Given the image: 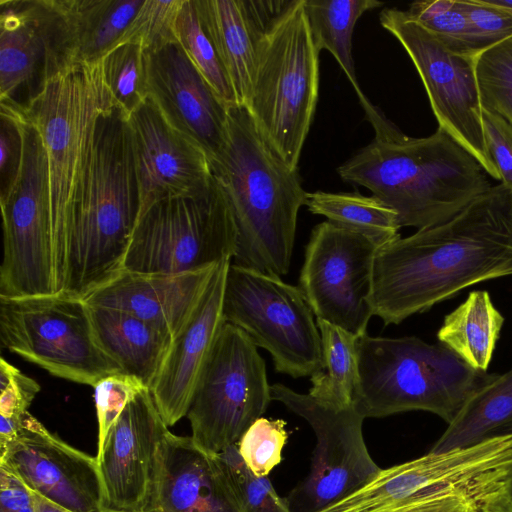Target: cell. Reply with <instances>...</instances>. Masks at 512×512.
<instances>
[{"mask_svg": "<svg viewBox=\"0 0 512 512\" xmlns=\"http://www.w3.org/2000/svg\"><path fill=\"white\" fill-rule=\"evenodd\" d=\"M2 345L55 377L94 386L122 372L97 343L88 304L64 292L0 297Z\"/></svg>", "mask_w": 512, "mask_h": 512, "instance_id": "9", "label": "cell"}, {"mask_svg": "<svg viewBox=\"0 0 512 512\" xmlns=\"http://www.w3.org/2000/svg\"><path fill=\"white\" fill-rule=\"evenodd\" d=\"M406 11L449 50L470 57L484 51L459 0L416 1Z\"/></svg>", "mask_w": 512, "mask_h": 512, "instance_id": "34", "label": "cell"}, {"mask_svg": "<svg viewBox=\"0 0 512 512\" xmlns=\"http://www.w3.org/2000/svg\"><path fill=\"white\" fill-rule=\"evenodd\" d=\"M510 500H511V505H512V487H511V493H510Z\"/></svg>", "mask_w": 512, "mask_h": 512, "instance_id": "49", "label": "cell"}, {"mask_svg": "<svg viewBox=\"0 0 512 512\" xmlns=\"http://www.w3.org/2000/svg\"><path fill=\"white\" fill-rule=\"evenodd\" d=\"M503 323L489 293L473 291L445 317L437 338L472 368L487 371Z\"/></svg>", "mask_w": 512, "mask_h": 512, "instance_id": "28", "label": "cell"}, {"mask_svg": "<svg viewBox=\"0 0 512 512\" xmlns=\"http://www.w3.org/2000/svg\"><path fill=\"white\" fill-rule=\"evenodd\" d=\"M144 384L137 378L119 372L99 380L94 386V402L98 420V450L127 404Z\"/></svg>", "mask_w": 512, "mask_h": 512, "instance_id": "39", "label": "cell"}, {"mask_svg": "<svg viewBox=\"0 0 512 512\" xmlns=\"http://www.w3.org/2000/svg\"><path fill=\"white\" fill-rule=\"evenodd\" d=\"M218 264L179 274L123 271L84 301L130 313L174 339L197 307Z\"/></svg>", "mask_w": 512, "mask_h": 512, "instance_id": "23", "label": "cell"}, {"mask_svg": "<svg viewBox=\"0 0 512 512\" xmlns=\"http://www.w3.org/2000/svg\"><path fill=\"white\" fill-rule=\"evenodd\" d=\"M222 311L225 322L269 352L278 373L299 378L321 371L320 332L298 286L231 262Z\"/></svg>", "mask_w": 512, "mask_h": 512, "instance_id": "10", "label": "cell"}, {"mask_svg": "<svg viewBox=\"0 0 512 512\" xmlns=\"http://www.w3.org/2000/svg\"><path fill=\"white\" fill-rule=\"evenodd\" d=\"M512 433V368L475 391L431 448L440 453Z\"/></svg>", "mask_w": 512, "mask_h": 512, "instance_id": "27", "label": "cell"}, {"mask_svg": "<svg viewBox=\"0 0 512 512\" xmlns=\"http://www.w3.org/2000/svg\"><path fill=\"white\" fill-rule=\"evenodd\" d=\"M379 249L365 236L327 220L312 229L298 287L316 319L357 337L366 334Z\"/></svg>", "mask_w": 512, "mask_h": 512, "instance_id": "15", "label": "cell"}, {"mask_svg": "<svg viewBox=\"0 0 512 512\" xmlns=\"http://www.w3.org/2000/svg\"><path fill=\"white\" fill-rule=\"evenodd\" d=\"M512 275V190L491 186L455 216L381 247L373 316L399 324L476 283Z\"/></svg>", "mask_w": 512, "mask_h": 512, "instance_id": "1", "label": "cell"}, {"mask_svg": "<svg viewBox=\"0 0 512 512\" xmlns=\"http://www.w3.org/2000/svg\"><path fill=\"white\" fill-rule=\"evenodd\" d=\"M168 431L150 389H141L114 423L96 455L102 510L144 512L157 450Z\"/></svg>", "mask_w": 512, "mask_h": 512, "instance_id": "17", "label": "cell"}, {"mask_svg": "<svg viewBox=\"0 0 512 512\" xmlns=\"http://www.w3.org/2000/svg\"><path fill=\"white\" fill-rule=\"evenodd\" d=\"M0 104L25 118L55 76L47 0L0 1Z\"/></svg>", "mask_w": 512, "mask_h": 512, "instance_id": "20", "label": "cell"}, {"mask_svg": "<svg viewBox=\"0 0 512 512\" xmlns=\"http://www.w3.org/2000/svg\"><path fill=\"white\" fill-rule=\"evenodd\" d=\"M40 385L3 357L0 361V420L19 425Z\"/></svg>", "mask_w": 512, "mask_h": 512, "instance_id": "41", "label": "cell"}, {"mask_svg": "<svg viewBox=\"0 0 512 512\" xmlns=\"http://www.w3.org/2000/svg\"><path fill=\"white\" fill-rule=\"evenodd\" d=\"M475 71L482 108L512 126V37L479 53Z\"/></svg>", "mask_w": 512, "mask_h": 512, "instance_id": "35", "label": "cell"}, {"mask_svg": "<svg viewBox=\"0 0 512 512\" xmlns=\"http://www.w3.org/2000/svg\"><path fill=\"white\" fill-rule=\"evenodd\" d=\"M174 32L177 42L218 97L228 107L238 105L229 76L202 22L196 0L182 1Z\"/></svg>", "mask_w": 512, "mask_h": 512, "instance_id": "32", "label": "cell"}, {"mask_svg": "<svg viewBox=\"0 0 512 512\" xmlns=\"http://www.w3.org/2000/svg\"><path fill=\"white\" fill-rule=\"evenodd\" d=\"M359 383L353 405L364 418L421 410L447 423L496 374L469 366L441 343L415 336L358 338Z\"/></svg>", "mask_w": 512, "mask_h": 512, "instance_id": "5", "label": "cell"}, {"mask_svg": "<svg viewBox=\"0 0 512 512\" xmlns=\"http://www.w3.org/2000/svg\"><path fill=\"white\" fill-rule=\"evenodd\" d=\"M460 4L484 50L512 37V9L491 0H462Z\"/></svg>", "mask_w": 512, "mask_h": 512, "instance_id": "42", "label": "cell"}, {"mask_svg": "<svg viewBox=\"0 0 512 512\" xmlns=\"http://www.w3.org/2000/svg\"><path fill=\"white\" fill-rule=\"evenodd\" d=\"M485 143L499 181L512 190V126L497 113L482 108Z\"/></svg>", "mask_w": 512, "mask_h": 512, "instance_id": "44", "label": "cell"}, {"mask_svg": "<svg viewBox=\"0 0 512 512\" xmlns=\"http://www.w3.org/2000/svg\"><path fill=\"white\" fill-rule=\"evenodd\" d=\"M493 3L512 9V0H491Z\"/></svg>", "mask_w": 512, "mask_h": 512, "instance_id": "47", "label": "cell"}, {"mask_svg": "<svg viewBox=\"0 0 512 512\" xmlns=\"http://www.w3.org/2000/svg\"><path fill=\"white\" fill-rule=\"evenodd\" d=\"M380 24L412 60L439 128L466 149L490 177L499 180L484 138L475 57L446 48L407 11L385 8L380 12Z\"/></svg>", "mask_w": 512, "mask_h": 512, "instance_id": "14", "label": "cell"}, {"mask_svg": "<svg viewBox=\"0 0 512 512\" xmlns=\"http://www.w3.org/2000/svg\"><path fill=\"white\" fill-rule=\"evenodd\" d=\"M367 118L374 139L337 172L392 208L401 227L419 230L445 222L491 188L477 160L443 129L412 138L377 108Z\"/></svg>", "mask_w": 512, "mask_h": 512, "instance_id": "2", "label": "cell"}, {"mask_svg": "<svg viewBox=\"0 0 512 512\" xmlns=\"http://www.w3.org/2000/svg\"><path fill=\"white\" fill-rule=\"evenodd\" d=\"M148 97L166 120L199 145L209 161L222 147L229 107L178 42L146 52Z\"/></svg>", "mask_w": 512, "mask_h": 512, "instance_id": "19", "label": "cell"}, {"mask_svg": "<svg viewBox=\"0 0 512 512\" xmlns=\"http://www.w3.org/2000/svg\"><path fill=\"white\" fill-rule=\"evenodd\" d=\"M96 512H120V511H109V510H102V509H100V510H98Z\"/></svg>", "mask_w": 512, "mask_h": 512, "instance_id": "48", "label": "cell"}, {"mask_svg": "<svg viewBox=\"0 0 512 512\" xmlns=\"http://www.w3.org/2000/svg\"><path fill=\"white\" fill-rule=\"evenodd\" d=\"M271 398L266 365L236 326H221L198 378L187 417L193 441L217 455L239 442L267 410Z\"/></svg>", "mask_w": 512, "mask_h": 512, "instance_id": "11", "label": "cell"}, {"mask_svg": "<svg viewBox=\"0 0 512 512\" xmlns=\"http://www.w3.org/2000/svg\"><path fill=\"white\" fill-rule=\"evenodd\" d=\"M101 67L113 101L129 117L149 96L145 50L135 43L118 45L101 59Z\"/></svg>", "mask_w": 512, "mask_h": 512, "instance_id": "33", "label": "cell"}, {"mask_svg": "<svg viewBox=\"0 0 512 512\" xmlns=\"http://www.w3.org/2000/svg\"><path fill=\"white\" fill-rule=\"evenodd\" d=\"M97 343L122 373L139 379L151 389L173 337L150 323L122 310L89 305Z\"/></svg>", "mask_w": 512, "mask_h": 512, "instance_id": "26", "label": "cell"}, {"mask_svg": "<svg viewBox=\"0 0 512 512\" xmlns=\"http://www.w3.org/2000/svg\"><path fill=\"white\" fill-rule=\"evenodd\" d=\"M319 53L304 0H290L259 46L246 107L263 137L292 169H298L316 110Z\"/></svg>", "mask_w": 512, "mask_h": 512, "instance_id": "7", "label": "cell"}, {"mask_svg": "<svg viewBox=\"0 0 512 512\" xmlns=\"http://www.w3.org/2000/svg\"><path fill=\"white\" fill-rule=\"evenodd\" d=\"M55 76L100 61L122 36L144 0H47Z\"/></svg>", "mask_w": 512, "mask_h": 512, "instance_id": "24", "label": "cell"}, {"mask_svg": "<svg viewBox=\"0 0 512 512\" xmlns=\"http://www.w3.org/2000/svg\"><path fill=\"white\" fill-rule=\"evenodd\" d=\"M372 512H504L489 504L434 491H422Z\"/></svg>", "mask_w": 512, "mask_h": 512, "instance_id": "43", "label": "cell"}, {"mask_svg": "<svg viewBox=\"0 0 512 512\" xmlns=\"http://www.w3.org/2000/svg\"><path fill=\"white\" fill-rule=\"evenodd\" d=\"M290 0H196L233 86L238 105L250 98L259 46Z\"/></svg>", "mask_w": 512, "mask_h": 512, "instance_id": "25", "label": "cell"}, {"mask_svg": "<svg viewBox=\"0 0 512 512\" xmlns=\"http://www.w3.org/2000/svg\"><path fill=\"white\" fill-rule=\"evenodd\" d=\"M216 456L243 512H290L269 478L257 476L247 467L237 444Z\"/></svg>", "mask_w": 512, "mask_h": 512, "instance_id": "36", "label": "cell"}, {"mask_svg": "<svg viewBox=\"0 0 512 512\" xmlns=\"http://www.w3.org/2000/svg\"><path fill=\"white\" fill-rule=\"evenodd\" d=\"M286 422L281 419H257L237 443L247 467L257 476H268L282 459L287 442Z\"/></svg>", "mask_w": 512, "mask_h": 512, "instance_id": "38", "label": "cell"}, {"mask_svg": "<svg viewBox=\"0 0 512 512\" xmlns=\"http://www.w3.org/2000/svg\"><path fill=\"white\" fill-rule=\"evenodd\" d=\"M182 1L144 0L114 47L135 43L141 45L145 52H152L177 42L174 24Z\"/></svg>", "mask_w": 512, "mask_h": 512, "instance_id": "37", "label": "cell"}, {"mask_svg": "<svg viewBox=\"0 0 512 512\" xmlns=\"http://www.w3.org/2000/svg\"><path fill=\"white\" fill-rule=\"evenodd\" d=\"M213 176V175H212ZM237 241L227 199L212 178L204 190L160 200L139 215L124 271L179 274L233 258Z\"/></svg>", "mask_w": 512, "mask_h": 512, "instance_id": "8", "label": "cell"}, {"mask_svg": "<svg viewBox=\"0 0 512 512\" xmlns=\"http://www.w3.org/2000/svg\"><path fill=\"white\" fill-rule=\"evenodd\" d=\"M142 214L154 203L189 195L212 181L208 156L176 130L148 97L128 118ZM138 221V220H137Z\"/></svg>", "mask_w": 512, "mask_h": 512, "instance_id": "18", "label": "cell"}, {"mask_svg": "<svg viewBox=\"0 0 512 512\" xmlns=\"http://www.w3.org/2000/svg\"><path fill=\"white\" fill-rule=\"evenodd\" d=\"M24 118L1 107L0 201L14 189L21 173L24 155Z\"/></svg>", "mask_w": 512, "mask_h": 512, "instance_id": "40", "label": "cell"}, {"mask_svg": "<svg viewBox=\"0 0 512 512\" xmlns=\"http://www.w3.org/2000/svg\"><path fill=\"white\" fill-rule=\"evenodd\" d=\"M0 512H35L31 491L11 471L0 466Z\"/></svg>", "mask_w": 512, "mask_h": 512, "instance_id": "45", "label": "cell"}, {"mask_svg": "<svg viewBox=\"0 0 512 512\" xmlns=\"http://www.w3.org/2000/svg\"><path fill=\"white\" fill-rule=\"evenodd\" d=\"M0 466L26 487L73 512L102 506V482L96 457L51 433L29 412L16 436L0 448Z\"/></svg>", "mask_w": 512, "mask_h": 512, "instance_id": "16", "label": "cell"}, {"mask_svg": "<svg viewBox=\"0 0 512 512\" xmlns=\"http://www.w3.org/2000/svg\"><path fill=\"white\" fill-rule=\"evenodd\" d=\"M144 512H243L216 455L168 431Z\"/></svg>", "mask_w": 512, "mask_h": 512, "instance_id": "21", "label": "cell"}, {"mask_svg": "<svg viewBox=\"0 0 512 512\" xmlns=\"http://www.w3.org/2000/svg\"><path fill=\"white\" fill-rule=\"evenodd\" d=\"M209 162L237 230L231 262L286 275L298 213L307 199L298 169L285 163L242 105L229 107L224 143Z\"/></svg>", "mask_w": 512, "mask_h": 512, "instance_id": "3", "label": "cell"}, {"mask_svg": "<svg viewBox=\"0 0 512 512\" xmlns=\"http://www.w3.org/2000/svg\"><path fill=\"white\" fill-rule=\"evenodd\" d=\"M23 135L20 177L9 196L0 201V297L5 298L56 293L46 151L36 126L27 118Z\"/></svg>", "mask_w": 512, "mask_h": 512, "instance_id": "12", "label": "cell"}, {"mask_svg": "<svg viewBox=\"0 0 512 512\" xmlns=\"http://www.w3.org/2000/svg\"><path fill=\"white\" fill-rule=\"evenodd\" d=\"M271 398L306 420L316 438L309 474L285 497L290 512H319L379 474L364 440L365 418L353 404L332 409L280 383L271 385Z\"/></svg>", "mask_w": 512, "mask_h": 512, "instance_id": "13", "label": "cell"}, {"mask_svg": "<svg viewBox=\"0 0 512 512\" xmlns=\"http://www.w3.org/2000/svg\"><path fill=\"white\" fill-rule=\"evenodd\" d=\"M31 495H32L35 512H73L69 509H66V508L46 499L45 497H43L35 492L31 491Z\"/></svg>", "mask_w": 512, "mask_h": 512, "instance_id": "46", "label": "cell"}, {"mask_svg": "<svg viewBox=\"0 0 512 512\" xmlns=\"http://www.w3.org/2000/svg\"><path fill=\"white\" fill-rule=\"evenodd\" d=\"M312 214L361 234L379 248L400 237L397 213L376 196L358 192H307L306 204Z\"/></svg>", "mask_w": 512, "mask_h": 512, "instance_id": "30", "label": "cell"}, {"mask_svg": "<svg viewBox=\"0 0 512 512\" xmlns=\"http://www.w3.org/2000/svg\"><path fill=\"white\" fill-rule=\"evenodd\" d=\"M112 101L100 60L52 77L26 113L48 161L56 293L64 289L67 233L89 171L97 119Z\"/></svg>", "mask_w": 512, "mask_h": 512, "instance_id": "6", "label": "cell"}, {"mask_svg": "<svg viewBox=\"0 0 512 512\" xmlns=\"http://www.w3.org/2000/svg\"><path fill=\"white\" fill-rule=\"evenodd\" d=\"M231 258L219 262L197 307L173 339L150 391L157 409L170 427L187 416L204 363L224 323L223 294Z\"/></svg>", "mask_w": 512, "mask_h": 512, "instance_id": "22", "label": "cell"}, {"mask_svg": "<svg viewBox=\"0 0 512 512\" xmlns=\"http://www.w3.org/2000/svg\"><path fill=\"white\" fill-rule=\"evenodd\" d=\"M128 118L114 101L99 115L85 186L68 228L63 292L83 300L124 271L139 217Z\"/></svg>", "mask_w": 512, "mask_h": 512, "instance_id": "4", "label": "cell"}, {"mask_svg": "<svg viewBox=\"0 0 512 512\" xmlns=\"http://www.w3.org/2000/svg\"><path fill=\"white\" fill-rule=\"evenodd\" d=\"M376 0H304L311 34L319 51L336 59L356 91L362 107L370 103L360 89L352 57V35L358 19L367 11L382 7Z\"/></svg>", "mask_w": 512, "mask_h": 512, "instance_id": "29", "label": "cell"}, {"mask_svg": "<svg viewBox=\"0 0 512 512\" xmlns=\"http://www.w3.org/2000/svg\"><path fill=\"white\" fill-rule=\"evenodd\" d=\"M321 337L322 369L311 376L309 395L332 409L353 404L359 383L357 336L316 319Z\"/></svg>", "mask_w": 512, "mask_h": 512, "instance_id": "31", "label": "cell"}]
</instances>
